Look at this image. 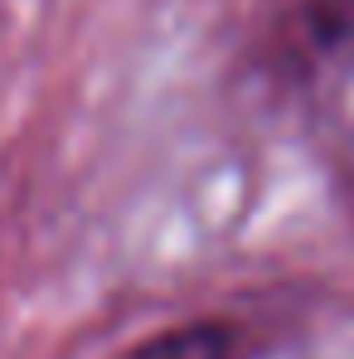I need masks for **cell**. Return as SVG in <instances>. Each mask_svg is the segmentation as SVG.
<instances>
[{"mask_svg": "<svg viewBox=\"0 0 354 359\" xmlns=\"http://www.w3.org/2000/svg\"><path fill=\"white\" fill-rule=\"evenodd\" d=\"M233 350V335L224 325H179V330H165L146 345H136L126 359H229Z\"/></svg>", "mask_w": 354, "mask_h": 359, "instance_id": "6da1fadb", "label": "cell"}, {"mask_svg": "<svg viewBox=\"0 0 354 359\" xmlns=\"http://www.w3.org/2000/svg\"><path fill=\"white\" fill-rule=\"evenodd\" d=\"M311 15H315V25H320L325 39L354 29V0H311Z\"/></svg>", "mask_w": 354, "mask_h": 359, "instance_id": "7a4b0ae2", "label": "cell"}]
</instances>
